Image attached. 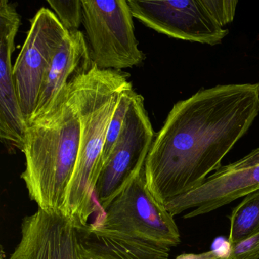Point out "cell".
I'll use <instances>...</instances> for the list:
<instances>
[{
    "mask_svg": "<svg viewBox=\"0 0 259 259\" xmlns=\"http://www.w3.org/2000/svg\"><path fill=\"white\" fill-rule=\"evenodd\" d=\"M135 93L136 92L133 90V86H132L124 91L123 93L121 95L117 107H116L113 118L110 121L108 131H107L105 145H104V151H103V167L108 160L113 148L119 139Z\"/></svg>",
    "mask_w": 259,
    "mask_h": 259,
    "instance_id": "9a60e30c",
    "label": "cell"
},
{
    "mask_svg": "<svg viewBox=\"0 0 259 259\" xmlns=\"http://www.w3.org/2000/svg\"><path fill=\"white\" fill-rule=\"evenodd\" d=\"M9 259H81L78 227L62 211L38 208L22 221Z\"/></svg>",
    "mask_w": 259,
    "mask_h": 259,
    "instance_id": "30bf717a",
    "label": "cell"
},
{
    "mask_svg": "<svg viewBox=\"0 0 259 259\" xmlns=\"http://www.w3.org/2000/svg\"><path fill=\"white\" fill-rule=\"evenodd\" d=\"M204 259H235L234 257H232L230 254H225V255H220L218 253L215 251H210L207 253V257Z\"/></svg>",
    "mask_w": 259,
    "mask_h": 259,
    "instance_id": "ac0fdd59",
    "label": "cell"
},
{
    "mask_svg": "<svg viewBox=\"0 0 259 259\" xmlns=\"http://www.w3.org/2000/svg\"><path fill=\"white\" fill-rule=\"evenodd\" d=\"M229 254L235 259H259V232L242 242L230 245Z\"/></svg>",
    "mask_w": 259,
    "mask_h": 259,
    "instance_id": "e0dca14e",
    "label": "cell"
},
{
    "mask_svg": "<svg viewBox=\"0 0 259 259\" xmlns=\"http://www.w3.org/2000/svg\"><path fill=\"white\" fill-rule=\"evenodd\" d=\"M81 259H168L169 248L90 226L79 232Z\"/></svg>",
    "mask_w": 259,
    "mask_h": 259,
    "instance_id": "4fadbf2b",
    "label": "cell"
},
{
    "mask_svg": "<svg viewBox=\"0 0 259 259\" xmlns=\"http://www.w3.org/2000/svg\"><path fill=\"white\" fill-rule=\"evenodd\" d=\"M83 25L91 60L102 70L122 71L143 63L126 0H82Z\"/></svg>",
    "mask_w": 259,
    "mask_h": 259,
    "instance_id": "5b68a950",
    "label": "cell"
},
{
    "mask_svg": "<svg viewBox=\"0 0 259 259\" xmlns=\"http://www.w3.org/2000/svg\"><path fill=\"white\" fill-rule=\"evenodd\" d=\"M21 25L16 7L0 2V138L10 150L23 151L27 122L18 99L13 79L12 56Z\"/></svg>",
    "mask_w": 259,
    "mask_h": 259,
    "instance_id": "8fae6325",
    "label": "cell"
},
{
    "mask_svg": "<svg viewBox=\"0 0 259 259\" xmlns=\"http://www.w3.org/2000/svg\"><path fill=\"white\" fill-rule=\"evenodd\" d=\"M70 33L55 13L47 8L37 11L13 66L18 99L26 122L32 117L42 85L53 60Z\"/></svg>",
    "mask_w": 259,
    "mask_h": 259,
    "instance_id": "8992f818",
    "label": "cell"
},
{
    "mask_svg": "<svg viewBox=\"0 0 259 259\" xmlns=\"http://www.w3.org/2000/svg\"><path fill=\"white\" fill-rule=\"evenodd\" d=\"M80 122L73 78L49 111L27 122L21 175L38 208L62 211L78 159Z\"/></svg>",
    "mask_w": 259,
    "mask_h": 259,
    "instance_id": "3957f363",
    "label": "cell"
},
{
    "mask_svg": "<svg viewBox=\"0 0 259 259\" xmlns=\"http://www.w3.org/2000/svg\"><path fill=\"white\" fill-rule=\"evenodd\" d=\"M259 113V84L218 85L172 107L145 163L147 187L162 205L199 187Z\"/></svg>",
    "mask_w": 259,
    "mask_h": 259,
    "instance_id": "6da1fadb",
    "label": "cell"
},
{
    "mask_svg": "<svg viewBox=\"0 0 259 259\" xmlns=\"http://www.w3.org/2000/svg\"><path fill=\"white\" fill-rule=\"evenodd\" d=\"M259 189V148L240 160L221 166L201 186L165 205L172 215L192 210L183 218H195L218 210Z\"/></svg>",
    "mask_w": 259,
    "mask_h": 259,
    "instance_id": "9c48e42d",
    "label": "cell"
},
{
    "mask_svg": "<svg viewBox=\"0 0 259 259\" xmlns=\"http://www.w3.org/2000/svg\"><path fill=\"white\" fill-rule=\"evenodd\" d=\"M230 219V245L248 239L259 232V189L244 197L233 208Z\"/></svg>",
    "mask_w": 259,
    "mask_h": 259,
    "instance_id": "5bb4252c",
    "label": "cell"
},
{
    "mask_svg": "<svg viewBox=\"0 0 259 259\" xmlns=\"http://www.w3.org/2000/svg\"><path fill=\"white\" fill-rule=\"evenodd\" d=\"M48 3L69 33L79 31L83 25L82 0H48Z\"/></svg>",
    "mask_w": 259,
    "mask_h": 259,
    "instance_id": "2e32d148",
    "label": "cell"
},
{
    "mask_svg": "<svg viewBox=\"0 0 259 259\" xmlns=\"http://www.w3.org/2000/svg\"><path fill=\"white\" fill-rule=\"evenodd\" d=\"M128 4L133 17L174 38L216 45L229 33L215 13L213 0H128Z\"/></svg>",
    "mask_w": 259,
    "mask_h": 259,
    "instance_id": "ba28073f",
    "label": "cell"
},
{
    "mask_svg": "<svg viewBox=\"0 0 259 259\" xmlns=\"http://www.w3.org/2000/svg\"><path fill=\"white\" fill-rule=\"evenodd\" d=\"M92 63L89 45L83 33H70L53 60L35 111L29 120L49 111L69 81Z\"/></svg>",
    "mask_w": 259,
    "mask_h": 259,
    "instance_id": "7c38bea8",
    "label": "cell"
},
{
    "mask_svg": "<svg viewBox=\"0 0 259 259\" xmlns=\"http://www.w3.org/2000/svg\"><path fill=\"white\" fill-rule=\"evenodd\" d=\"M130 77L123 71L102 70L92 63L73 78L79 150L62 212L79 228L89 225L96 211L95 189L102 170L107 131L121 95L133 86Z\"/></svg>",
    "mask_w": 259,
    "mask_h": 259,
    "instance_id": "7a4b0ae2",
    "label": "cell"
},
{
    "mask_svg": "<svg viewBox=\"0 0 259 259\" xmlns=\"http://www.w3.org/2000/svg\"><path fill=\"white\" fill-rule=\"evenodd\" d=\"M94 225L170 248L181 242L174 216L147 187L145 166L136 172Z\"/></svg>",
    "mask_w": 259,
    "mask_h": 259,
    "instance_id": "277c9868",
    "label": "cell"
},
{
    "mask_svg": "<svg viewBox=\"0 0 259 259\" xmlns=\"http://www.w3.org/2000/svg\"><path fill=\"white\" fill-rule=\"evenodd\" d=\"M154 139V132L145 100L136 92L119 139L97 183L95 202L101 214L130 178L145 166Z\"/></svg>",
    "mask_w": 259,
    "mask_h": 259,
    "instance_id": "52a82bcc",
    "label": "cell"
}]
</instances>
